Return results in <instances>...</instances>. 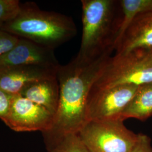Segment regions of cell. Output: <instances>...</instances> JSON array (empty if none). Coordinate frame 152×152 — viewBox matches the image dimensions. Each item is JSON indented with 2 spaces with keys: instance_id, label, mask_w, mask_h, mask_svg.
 <instances>
[{
  "instance_id": "17",
  "label": "cell",
  "mask_w": 152,
  "mask_h": 152,
  "mask_svg": "<svg viewBox=\"0 0 152 152\" xmlns=\"http://www.w3.org/2000/svg\"><path fill=\"white\" fill-rule=\"evenodd\" d=\"M13 96L0 88V120L1 121L5 119L9 112Z\"/></svg>"
},
{
  "instance_id": "4",
  "label": "cell",
  "mask_w": 152,
  "mask_h": 152,
  "mask_svg": "<svg viewBox=\"0 0 152 152\" xmlns=\"http://www.w3.org/2000/svg\"><path fill=\"white\" fill-rule=\"evenodd\" d=\"M152 82V49H137L115 54L105 61L92 87L123 85L141 86Z\"/></svg>"
},
{
  "instance_id": "16",
  "label": "cell",
  "mask_w": 152,
  "mask_h": 152,
  "mask_svg": "<svg viewBox=\"0 0 152 152\" xmlns=\"http://www.w3.org/2000/svg\"><path fill=\"white\" fill-rule=\"evenodd\" d=\"M19 37L0 28V57L13 49Z\"/></svg>"
},
{
  "instance_id": "8",
  "label": "cell",
  "mask_w": 152,
  "mask_h": 152,
  "mask_svg": "<svg viewBox=\"0 0 152 152\" xmlns=\"http://www.w3.org/2000/svg\"><path fill=\"white\" fill-rule=\"evenodd\" d=\"M0 65H39L58 68L60 64L54 50L19 38L11 51L0 57Z\"/></svg>"
},
{
  "instance_id": "10",
  "label": "cell",
  "mask_w": 152,
  "mask_h": 152,
  "mask_svg": "<svg viewBox=\"0 0 152 152\" xmlns=\"http://www.w3.org/2000/svg\"><path fill=\"white\" fill-rule=\"evenodd\" d=\"M137 49H152V10L136 16L120 39L115 54Z\"/></svg>"
},
{
  "instance_id": "15",
  "label": "cell",
  "mask_w": 152,
  "mask_h": 152,
  "mask_svg": "<svg viewBox=\"0 0 152 152\" xmlns=\"http://www.w3.org/2000/svg\"><path fill=\"white\" fill-rule=\"evenodd\" d=\"M20 4L18 0H0V28L17 16Z\"/></svg>"
},
{
  "instance_id": "12",
  "label": "cell",
  "mask_w": 152,
  "mask_h": 152,
  "mask_svg": "<svg viewBox=\"0 0 152 152\" xmlns=\"http://www.w3.org/2000/svg\"><path fill=\"white\" fill-rule=\"evenodd\" d=\"M152 115V82L139 86L121 116V120L145 121Z\"/></svg>"
},
{
  "instance_id": "1",
  "label": "cell",
  "mask_w": 152,
  "mask_h": 152,
  "mask_svg": "<svg viewBox=\"0 0 152 152\" xmlns=\"http://www.w3.org/2000/svg\"><path fill=\"white\" fill-rule=\"evenodd\" d=\"M109 57L110 55H107L86 62L76 56L67 64L59 66L56 75L60 92L58 107L50 128L42 133L49 152L63 136L78 133L87 122V98Z\"/></svg>"
},
{
  "instance_id": "6",
  "label": "cell",
  "mask_w": 152,
  "mask_h": 152,
  "mask_svg": "<svg viewBox=\"0 0 152 152\" xmlns=\"http://www.w3.org/2000/svg\"><path fill=\"white\" fill-rule=\"evenodd\" d=\"M138 87L134 85L105 88L92 87L86 104L87 122L121 120V114L135 95Z\"/></svg>"
},
{
  "instance_id": "2",
  "label": "cell",
  "mask_w": 152,
  "mask_h": 152,
  "mask_svg": "<svg viewBox=\"0 0 152 152\" xmlns=\"http://www.w3.org/2000/svg\"><path fill=\"white\" fill-rule=\"evenodd\" d=\"M81 46L77 58L91 62L114 50L122 19L119 1L82 0Z\"/></svg>"
},
{
  "instance_id": "18",
  "label": "cell",
  "mask_w": 152,
  "mask_h": 152,
  "mask_svg": "<svg viewBox=\"0 0 152 152\" xmlns=\"http://www.w3.org/2000/svg\"><path fill=\"white\" fill-rule=\"evenodd\" d=\"M130 152H152L151 138L146 135L139 134L137 141Z\"/></svg>"
},
{
  "instance_id": "13",
  "label": "cell",
  "mask_w": 152,
  "mask_h": 152,
  "mask_svg": "<svg viewBox=\"0 0 152 152\" xmlns=\"http://www.w3.org/2000/svg\"><path fill=\"white\" fill-rule=\"evenodd\" d=\"M119 1L122 19L114 50L127 28L136 16L152 10V0H121Z\"/></svg>"
},
{
  "instance_id": "5",
  "label": "cell",
  "mask_w": 152,
  "mask_h": 152,
  "mask_svg": "<svg viewBox=\"0 0 152 152\" xmlns=\"http://www.w3.org/2000/svg\"><path fill=\"white\" fill-rule=\"evenodd\" d=\"M78 134L90 152H130L138 139L121 120L88 121Z\"/></svg>"
},
{
  "instance_id": "3",
  "label": "cell",
  "mask_w": 152,
  "mask_h": 152,
  "mask_svg": "<svg viewBox=\"0 0 152 152\" xmlns=\"http://www.w3.org/2000/svg\"><path fill=\"white\" fill-rule=\"evenodd\" d=\"M1 29L54 50L77 34L72 18L41 10L32 2L21 3L17 16Z\"/></svg>"
},
{
  "instance_id": "7",
  "label": "cell",
  "mask_w": 152,
  "mask_h": 152,
  "mask_svg": "<svg viewBox=\"0 0 152 152\" xmlns=\"http://www.w3.org/2000/svg\"><path fill=\"white\" fill-rule=\"evenodd\" d=\"M54 114L19 94L14 95L9 112L2 121L16 132H46L52 125Z\"/></svg>"
},
{
  "instance_id": "11",
  "label": "cell",
  "mask_w": 152,
  "mask_h": 152,
  "mask_svg": "<svg viewBox=\"0 0 152 152\" xmlns=\"http://www.w3.org/2000/svg\"><path fill=\"white\" fill-rule=\"evenodd\" d=\"M59 85L57 76L28 83L19 95L47 109L54 115L59 100Z\"/></svg>"
},
{
  "instance_id": "14",
  "label": "cell",
  "mask_w": 152,
  "mask_h": 152,
  "mask_svg": "<svg viewBox=\"0 0 152 152\" xmlns=\"http://www.w3.org/2000/svg\"><path fill=\"white\" fill-rule=\"evenodd\" d=\"M49 152H90L78 133L63 136Z\"/></svg>"
},
{
  "instance_id": "9",
  "label": "cell",
  "mask_w": 152,
  "mask_h": 152,
  "mask_svg": "<svg viewBox=\"0 0 152 152\" xmlns=\"http://www.w3.org/2000/svg\"><path fill=\"white\" fill-rule=\"evenodd\" d=\"M58 69L39 65H0V88L11 95L19 94L28 83L56 76Z\"/></svg>"
}]
</instances>
